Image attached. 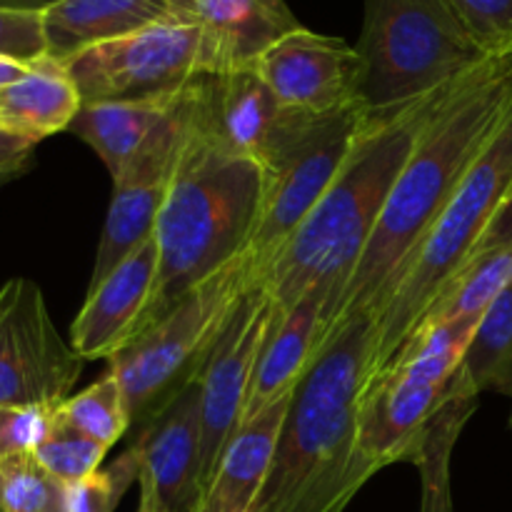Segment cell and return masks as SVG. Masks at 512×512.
<instances>
[{"label": "cell", "instance_id": "22", "mask_svg": "<svg viewBox=\"0 0 512 512\" xmlns=\"http://www.w3.org/2000/svg\"><path fill=\"white\" fill-rule=\"evenodd\" d=\"M293 393L243 423L230 440L205 500L218 512H250L273 465Z\"/></svg>", "mask_w": 512, "mask_h": 512}, {"label": "cell", "instance_id": "41", "mask_svg": "<svg viewBox=\"0 0 512 512\" xmlns=\"http://www.w3.org/2000/svg\"><path fill=\"white\" fill-rule=\"evenodd\" d=\"M60 512H65V510H60Z\"/></svg>", "mask_w": 512, "mask_h": 512}, {"label": "cell", "instance_id": "38", "mask_svg": "<svg viewBox=\"0 0 512 512\" xmlns=\"http://www.w3.org/2000/svg\"><path fill=\"white\" fill-rule=\"evenodd\" d=\"M10 180H13V178H10V175H0V185H5V183H10Z\"/></svg>", "mask_w": 512, "mask_h": 512}, {"label": "cell", "instance_id": "11", "mask_svg": "<svg viewBox=\"0 0 512 512\" xmlns=\"http://www.w3.org/2000/svg\"><path fill=\"white\" fill-rule=\"evenodd\" d=\"M273 313V295L255 280L230 313L213 353L200 370V478L205 495L213 488L220 460L243 423L255 363L263 350Z\"/></svg>", "mask_w": 512, "mask_h": 512}, {"label": "cell", "instance_id": "10", "mask_svg": "<svg viewBox=\"0 0 512 512\" xmlns=\"http://www.w3.org/2000/svg\"><path fill=\"white\" fill-rule=\"evenodd\" d=\"M80 370L83 358L60 338L38 283L8 280L0 288V408H60Z\"/></svg>", "mask_w": 512, "mask_h": 512}, {"label": "cell", "instance_id": "7", "mask_svg": "<svg viewBox=\"0 0 512 512\" xmlns=\"http://www.w3.org/2000/svg\"><path fill=\"white\" fill-rule=\"evenodd\" d=\"M248 250L183 295L158 323L108 360L120 380L133 428L148 423L188 383L200 378L230 313L255 283Z\"/></svg>", "mask_w": 512, "mask_h": 512}, {"label": "cell", "instance_id": "13", "mask_svg": "<svg viewBox=\"0 0 512 512\" xmlns=\"http://www.w3.org/2000/svg\"><path fill=\"white\" fill-rule=\"evenodd\" d=\"M458 395V380L435 383L390 368L370 380L360 398L358 453L373 473L415 463L435 420ZM470 398V395H468Z\"/></svg>", "mask_w": 512, "mask_h": 512}, {"label": "cell", "instance_id": "9", "mask_svg": "<svg viewBox=\"0 0 512 512\" xmlns=\"http://www.w3.org/2000/svg\"><path fill=\"white\" fill-rule=\"evenodd\" d=\"M83 103L145 100L183 90L203 73L198 25L163 20L65 60Z\"/></svg>", "mask_w": 512, "mask_h": 512}, {"label": "cell", "instance_id": "40", "mask_svg": "<svg viewBox=\"0 0 512 512\" xmlns=\"http://www.w3.org/2000/svg\"><path fill=\"white\" fill-rule=\"evenodd\" d=\"M0 512H5V510H3V503H0Z\"/></svg>", "mask_w": 512, "mask_h": 512}, {"label": "cell", "instance_id": "37", "mask_svg": "<svg viewBox=\"0 0 512 512\" xmlns=\"http://www.w3.org/2000/svg\"><path fill=\"white\" fill-rule=\"evenodd\" d=\"M198 512H218L213 508V505L208 503V500H203V503H200V508H198Z\"/></svg>", "mask_w": 512, "mask_h": 512}, {"label": "cell", "instance_id": "24", "mask_svg": "<svg viewBox=\"0 0 512 512\" xmlns=\"http://www.w3.org/2000/svg\"><path fill=\"white\" fill-rule=\"evenodd\" d=\"M455 380L470 398L483 393L512 398V283L480 318Z\"/></svg>", "mask_w": 512, "mask_h": 512}, {"label": "cell", "instance_id": "2", "mask_svg": "<svg viewBox=\"0 0 512 512\" xmlns=\"http://www.w3.org/2000/svg\"><path fill=\"white\" fill-rule=\"evenodd\" d=\"M450 85L400 108L370 110L368 123L340 173L260 280L273 295L280 315L295 308L308 293H318L325 300L320 345L390 190Z\"/></svg>", "mask_w": 512, "mask_h": 512}, {"label": "cell", "instance_id": "33", "mask_svg": "<svg viewBox=\"0 0 512 512\" xmlns=\"http://www.w3.org/2000/svg\"><path fill=\"white\" fill-rule=\"evenodd\" d=\"M35 145L38 143L30 140L28 135L15 133L8 125L0 123V175H10V178L23 175L33 158Z\"/></svg>", "mask_w": 512, "mask_h": 512}, {"label": "cell", "instance_id": "16", "mask_svg": "<svg viewBox=\"0 0 512 512\" xmlns=\"http://www.w3.org/2000/svg\"><path fill=\"white\" fill-rule=\"evenodd\" d=\"M190 80L183 90L145 100H105L83 103L68 133L98 153L113 180L140 155L185 130L190 120Z\"/></svg>", "mask_w": 512, "mask_h": 512}, {"label": "cell", "instance_id": "36", "mask_svg": "<svg viewBox=\"0 0 512 512\" xmlns=\"http://www.w3.org/2000/svg\"><path fill=\"white\" fill-rule=\"evenodd\" d=\"M5 415H8V408H0V440H3V423H5ZM3 455V453H0Z\"/></svg>", "mask_w": 512, "mask_h": 512}, {"label": "cell", "instance_id": "14", "mask_svg": "<svg viewBox=\"0 0 512 512\" xmlns=\"http://www.w3.org/2000/svg\"><path fill=\"white\" fill-rule=\"evenodd\" d=\"M253 70L283 108L318 115L363 103V60L343 38L298 28L270 45Z\"/></svg>", "mask_w": 512, "mask_h": 512}, {"label": "cell", "instance_id": "19", "mask_svg": "<svg viewBox=\"0 0 512 512\" xmlns=\"http://www.w3.org/2000/svg\"><path fill=\"white\" fill-rule=\"evenodd\" d=\"M285 110L253 68L200 73L193 80L195 120L220 145L258 165Z\"/></svg>", "mask_w": 512, "mask_h": 512}, {"label": "cell", "instance_id": "27", "mask_svg": "<svg viewBox=\"0 0 512 512\" xmlns=\"http://www.w3.org/2000/svg\"><path fill=\"white\" fill-rule=\"evenodd\" d=\"M60 413L65 415L70 425L93 438L95 443L113 448L118 440L125 438L133 423H130L128 405H125L123 388L120 380L113 373H105L103 378L95 380L80 393L70 395L63 405Z\"/></svg>", "mask_w": 512, "mask_h": 512}, {"label": "cell", "instance_id": "32", "mask_svg": "<svg viewBox=\"0 0 512 512\" xmlns=\"http://www.w3.org/2000/svg\"><path fill=\"white\" fill-rule=\"evenodd\" d=\"M43 55H48L43 13L0 8V58L30 65Z\"/></svg>", "mask_w": 512, "mask_h": 512}, {"label": "cell", "instance_id": "25", "mask_svg": "<svg viewBox=\"0 0 512 512\" xmlns=\"http://www.w3.org/2000/svg\"><path fill=\"white\" fill-rule=\"evenodd\" d=\"M512 283V230L490 243L443 293L423 325L483 318L493 300ZM420 325V328H423ZM418 328V330H420ZM413 338V335H410Z\"/></svg>", "mask_w": 512, "mask_h": 512}, {"label": "cell", "instance_id": "26", "mask_svg": "<svg viewBox=\"0 0 512 512\" xmlns=\"http://www.w3.org/2000/svg\"><path fill=\"white\" fill-rule=\"evenodd\" d=\"M478 408V398L458 395L448 408L440 413L430 428L415 468L420 473V510L418 512H455L453 488H450V460H453L455 443L463 433L465 423Z\"/></svg>", "mask_w": 512, "mask_h": 512}, {"label": "cell", "instance_id": "30", "mask_svg": "<svg viewBox=\"0 0 512 512\" xmlns=\"http://www.w3.org/2000/svg\"><path fill=\"white\" fill-rule=\"evenodd\" d=\"M138 450L130 445L115 463L65 488V512H115L120 500L138 483Z\"/></svg>", "mask_w": 512, "mask_h": 512}, {"label": "cell", "instance_id": "23", "mask_svg": "<svg viewBox=\"0 0 512 512\" xmlns=\"http://www.w3.org/2000/svg\"><path fill=\"white\" fill-rule=\"evenodd\" d=\"M80 105L83 100L65 63L43 55L15 83L0 88V123L40 143L68 130Z\"/></svg>", "mask_w": 512, "mask_h": 512}, {"label": "cell", "instance_id": "5", "mask_svg": "<svg viewBox=\"0 0 512 512\" xmlns=\"http://www.w3.org/2000/svg\"><path fill=\"white\" fill-rule=\"evenodd\" d=\"M512 218V108L450 198L388 303L373 318L368 380L378 378L423 325L448 285L500 235Z\"/></svg>", "mask_w": 512, "mask_h": 512}, {"label": "cell", "instance_id": "20", "mask_svg": "<svg viewBox=\"0 0 512 512\" xmlns=\"http://www.w3.org/2000/svg\"><path fill=\"white\" fill-rule=\"evenodd\" d=\"M323 315L325 300L318 293H308L285 315L275 310L260 358L255 363L243 423L253 420L285 395L295 393L318 355L320 338H323Z\"/></svg>", "mask_w": 512, "mask_h": 512}, {"label": "cell", "instance_id": "1", "mask_svg": "<svg viewBox=\"0 0 512 512\" xmlns=\"http://www.w3.org/2000/svg\"><path fill=\"white\" fill-rule=\"evenodd\" d=\"M510 108L512 53L490 55L445 90L390 190L323 345L345 325L373 320L388 303L415 250L458 193Z\"/></svg>", "mask_w": 512, "mask_h": 512}, {"label": "cell", "instance_id": "8", "mask_svg": "<svg viewBox=\"0 0 512 512\" xmlns=\"http://www.w3.org/2000/svg\"><path fill=\"white\" fill-rule=\"evenodd\" d=\"M368 118L363 103L318 115L285 110L260 160L263 193L248 243L258 283L330 188Z\"/></svg>", "mask_w": 512, "mask_h": 512}, {"label": "cell", "instance_id": "34", "mask_svg": "<svg viewBox=\"0 0 512 512\" xmlns=\"http://www.w3.org/2000/svg\"><path fill=\"white\" fill-rule=\"evenodd\" d=\"M60 0H0L3 10H20V13H45Z\"/></svg>", "mask_w": 512, "mask_h": 512}, {"label": "cell", "instance_id": "21", "mask_svg": "<svg viewBox=\"0 0 512 512\" xmlns=\"http://www.w3.org/2000/svg\"><path fill=\"white\" fill-rule=\"evenodd\" d=\"M175 20L168 0H60L43 13L50 58L70 60L83 50Z\"/></svg>", "mask_w": 512, "mask_h": 512}, {"label": "cell", "instance_id": "35", "mask_svg": "<svg viewBox=\"0 0 512 512\" xmlns=\"http://www.w3.org/2000/svg\"><path fill=\"white\" fill-rule=\"evenodd\" d=\"M25 68H28V65H20V63H15V60L0 58V88L15 83V80L25 73Z\"/></svg>", "mask_w": 512, "mask_h": 512}, {"label": "cell", "instance_id": "29", "mask_svg": "<svg viewBox=\"0 0 512 512\" xmlns=\"http://www.w3.org/2000/svg\"><path fill=\"white\" fill-rule=\"evenodd\" d=\"M0 503L5 512L65 510V485H60L33 453L0 458Z\"/></svg>", "mask_w": 512, "mask_h": 512}, {"label": "cell", "instance_id": "28", "mask_svg": "<svg viewBox=\"0 0 512 512\" xmlns=\"http://www.w3.org/2000/svg\"><path fill=\"white\" fill-rule=\"evenodd\" d=\"M33 455L60 485L68 488V485H75L98 473L100 463L108 455V448L80 433L75 425L65 420L60 408H55L50 415L48 430H45L43 440L35 445Z\"/></svg>", "mask_w": 512, "mask_h": 512}, {"label": "cell", "instance_id": "17", "mask_svg": "<svg viewBox=\"0 0 512 512\" xmlns=\"http://www.w3.org/2000/svg\"><path fill=\"white\" fill-rule=\"evenodd\" d=\"M185 130L140 155L123 175L113 180V198H110L103 233H100L90 288L108 278L133 250L153 238L155 223L165 203L180 148H183Z\"/></svg>", "mask_w": 512, "mask_h": 512}, {"label": "cell", "instance_id": "4", "mask_svg": "<svg viewBox=\"0 0 512 512\" xmlns=\"http://www.w3.org/2000/svg\"><path fill=\"white\" fill-rule=\"evenodd\" d=\"M260 193V165L205 133L193 115L190 85V123L153 233L158 273L135 338L188 290L248 250Z\"/></svg>", "mask_w": 512, "mask_h": 512}, {"label": "cell", "instance_id": "3", "mask_svg": "<svg viewBox=\"0 0 512 512\" xmlns=\"http://www.w3.org/2000/svg\"><path fill=\"white\" fill-rule=\"evenodd\" d=\"M373 320L340 328L295 388L273 465L250 512H345L373 470L358 453Z\"/></svg>", "mask_w": 512, "mask_h": 512}, {"label": "cell", "instance_id": "39", "mask_svg": "<svg viewBox=\"0 0 512 512\" xmlns=\"http://www.w3.org/2000/svg\"><path fill=\"white\" fill-rule=\"evenodd\" d=\"M510 430H512V413H510Z\"/></svg>", "mask_w": 512, "mask_h": 512}, {"label": "cell", "instance_id": "12", "mask_svg": "<svg viewBox=\"0 0 512 512\" xmlns=\"http://www.w3.org/2000/svg\"><path fill=\"white\" fill-rule=\"evenodd\" d=\"M200 378L138 428V512H198L205 500L200 478Z\"/></svg>", "mask_w": 512, "mask_h": 512}, {"label": "cell", "instance_id": "6", "mask_svg": "<svg viewBox=\"0 0 512 512\" xmlns=\"http://www.w3.org/2000/svg\"><path fill=\"white\" fill-rule=\"evenodd\" d=\"M360 100L368 110H393L443 90L483 63V50L448 0H365Z\"/></svg>", "mask_w": 512, "mask_h": 512}, {"label": "cell", "instance_id": "18", "mask_svg": "<svg viewBox=\"0 0 512 512\" xmlns=\"http://www.w3.org/2000/svg\"><path fill=\"white\" fill-rule=\"evenodd\" d=\"M158 273V243L150 238L113 273L88 288L78 318L70 325V345L83 360H110L138 333Z\"/></svg>", "mask_w": 512, "mask_h": 512}, {"label": "cell", "instance_id": "15", "mask_svg": "<svg viewBox=\"0 0 512 512\" xmlns=\"http://www.w3.org/2000/svg\"><path fill=\"white\" fill-rule=\"evenodd\" d=\"M178 23L203 33V73L253 68L273 43L303 28L285 0H168Z\"/></svg>", "mask_w": 512, "mask_h": 512}, {"label": "cell", "instance_id": "31", "mask_svg": "<svg viewBox=\"0 0 512 512\" xmlns=\"http://www.w3.org/2000/svg\"><path fill=\"white\" fill-rule=\"evenodd\" d=\"M485 55L512 53V0H448Z\"/></svg>", "mask_w": 512, "mask_h": 512}]
</instances>
